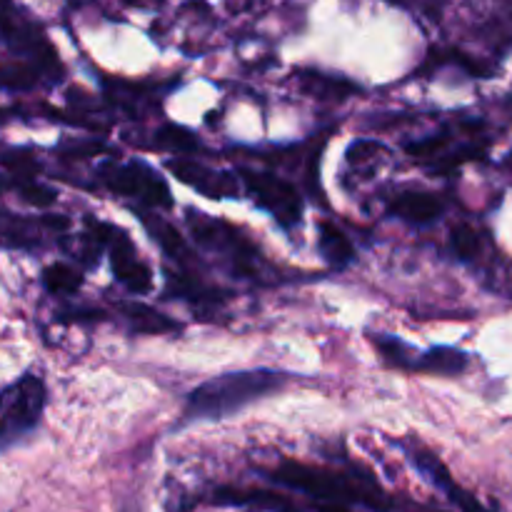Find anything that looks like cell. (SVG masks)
<instances>
[{"label":"cell","instance_id":"cell-10","mask_svg":"<svg viewBox=\"0 0 512 512\" xmlns=\"http://www.w3.org/2000/svg\"><path fill=\"white\" fill-rule=\"evenodd\" d=\"M318 233V248L330 265H338L340 268V265H348L353 260L355 250L343 230L335 228L333 223H320Z\"/></svg>","mask_w":512,"mask_h":512},{"label":"cell","instance_id":"cell-12","mask_svg":"<svg viewBox=\"0 0 512 512\" xmlns=\"http://www.w3.org/2000/svg\"><path fill=\"white\" fill-rule=\"evenodd\" d=\"M373 345L390 365H395V368L415 370L418 353H415L410 345H405L400 338H393V335H373Z\"/></svg>","mask_w":512,"mask_h":512},{"label":"cell","instance_id":"cell-16","mask_svg":"<svg viewBox=\"0 0 512 512\" xmlns=\"http://www.w3.org/2000/svg\"><path fill=\"white\" fill-rule=\"evenodd\" d=\"M305 88L310 90L318 98H345V93H353V85L345 83V80H330L323 75H308L303 80Z\"/></svg>","mask_w":512,"mask_h":512},{"label":"cell","instance_id":"cell-13","mask_svg":"<svg viewBox=\"0 0 512 512\" xmlns=\"http://www.w3.org/2000/svg\"><path fill=\"white\" fill-rule=\"evenodd\" d=\"M143 220H145V225H148L150 233H153V238L158 240V243L163 245V248L168 250L170 255H173V258L183 260L185 255H188L183 238H180V235L175 233L173 225H168L163 218H158V215H145Z\"/></svg>","mask_w":512,"mask_h":512},{"label":"cell","instance_id":"cell-3","mask_svg":"<svg viewBox=\"0 0 512 512\" xmlns=\"http://www.w3.org/2000/svg\"><path fill=\"white\" fill-rule=\"evenodd\" d=\"M273 480L280 485L300 490V493L310 495V498L320 500V503H375L378 498H370L363 493V488L348 483L340 475L328 473V470L310 468L303 463H283L273 470Z\"/></svg>","mask_w":512,"mask_h":512},{"label":"cell","instance_id":"cell-19","mask_svg":"<svg viewBox=\"0 0 512 512\" xmlns=\"http://www.w3.org/2000/svg\"><path fill=\"white\" fill-rule=\"evenodd\" d=\"M20 193H23L25 200H30V203H35V205H50L55 200L53 190L43 188V185H35V183L23 185V188H20Z\"/></svg>","mask_w":512,"mask_h":512},{"label":"cell","instance_id":"cell-17","mask_svg":"<svg viewBox=\"0 0 512 512\" xmlns=\"http://www.w3.org/2000/svg\"><path fill=\"white\" fill-rule=\"evenodd\" d=\"M453 248L460 258H475L480 248V240L478 235H475V230L468 228V225H458V228L453 230Z\"/></svg>","mask_w":512,"mask_h":512},{"label":"cell","instance_id":"cell-14","mask_svg":"<svg viewBox=\"0 0 512 512\" xmlns=\"http://www.w3.org/2000/svg\"><path fill=\"white\" fill-rule=\"evenodd\" d=\"M43 283L50 293L63 295V293H75V290L80 288V283H83V278H80L78 270L70 268V265L55 263L50 265V268H45Z\"/></svg>","mask_w":512,"mask_h":512},{"label":"cell","instance_id":"cell-6","mask_svg":"<svg viewBox=\"0 0 512 512\" xmlns=\"http://www.w3.org/2000/svg\"><path fill=\"white\" fill-rule=\"evenodd\" d=\"M105 245L110 248L115 278H118L130 293H148L150 285H153V275H150L148 265L138 258V250L133 248L128 235H125L123 230L108 228Z\"/></svg>","mask_w":512,"mask_h":512},{"label":"cell","instance_id":"cell-4","mask_svg":"<svg viewBox=\"0 0 512 512\" xmlns=\"http://www.w3.org/2000/svg\"><path fill=\"white\" fill-rule=\"evenodd\" d=\"M100 178L115 193L138 195L140 200H145L153 208H170L173 205L165 180L158 178L150 168H145L143 163L108 165V168L100 170Z\"/></svg>","mask_w":512,"mask_h":512},{"label":"cell","instance_id":"cell-7","mask_svg":"<svg viewBox=\"0 0 512 512\" xmlns=\"http://www.w3.org/2000/svg\"><path fill=\"white\" fill-rule=\"evenodd\" d=\"M168 168L178 175V180L193 185L198 193L208 195V198H228V195H235V190H238L235 178H230L228 173H215V170L193 163V160L178 158Z\"/></svg>","mask_w":512,"mask_h":512},{"label":"cell","instance_id":"cell-9","mask_svg":"<svg viewBox=\"0 0 512 512\" xmlns=\"http://www.w3.org/2000/svg\"><path fill=\"white\" fill-rule=\"evenodd\" d=\"M465 368H468V358L455 348H433L415 360V370L433 375H458Z\"/></svg>","mask_w":512,"mask_h":512},{"label":"cell","instance_id":"cell-20","mask_svg":"<svg viewBox=\"0 0 512 512\" xmlns=\"http://www.w3.org/2000/svg\"><path fill=\"white\" fill-rule=\"evenodd\" d=\"M440 145H443V140L430 138V140H423V143L410 145V153H413L415 158H428V155H435V150H438Z\"/></svg>","mask_w":512,"mask_h":512},{"label":"cell","instance_id":"cell-21","mask_svg":"<svg viewBox=\"0 0 512 512\" xmlns=\"http://www.w3.org/2000/svg\"><path fill=\"white\" fill-rule=\"evenodd\" d=\"M130 3H140V0H130Z\"/></svg>","mask_w":512,"mask_h":512},{"label":"cell","instance_id":"cell-2","mask_svg":"<svg viewBox=\"0 0 512 512\" xmlns=\"http://www.w3.org/2000/svg\"><path fill=\"white\" fill-rule=\"evenodd\" d=\"M45 408V383L28 373L0 390V450L10 448L40 423Z\"/></svg>","mask_w":512,"mask_h":512},{"label":"cell","instance_id":"cell-18","mask_svg":"<svg viewBox=\"0 0 512 512\" xmlns=\"http://www.w3.org/2000/svg\"><path fill=\"white\" fill-rule=\"evenodd\" d=\"M160 143L175 148L178 153H188V150L198 148V138L183 128H163L160 130Z\"/></svg>","mask_w":512,"mask_h":512},{"label":"cell","instance_id":"cell-8","mask_svg":"<svg viewBox=\"0 0 512 512\" xmlns=\"http://www.w3.org/2000/svg\"><path fill=\"white\" fill-rule=\"evenodd\" d=\"M393 213L413 225H430L443 215V200L430 193H403L395 198Z\"/></svg>","mask_w":512,"mask_h":512},{"label":"cell","instance_id":"cell-15","mask_svg":"<svg viewBox=\"0 0 512 512\" xmlns=\"http://www.w3.org/2000/svg\"><path fill=\"white\" fill-rule=\"evenodd\" d=\"M123 310L128 313V318L133 320L135 328L138 330H148V333H160V330H173L175 323L168 320L165 315H160L158 310L148 308V305H138V303H128L123 305Z\"/></svg>","mask_w":512,"mask_h":512},{"label":"cell","instance_id":"cell-5","mask_svg":"<svg viewBox=\"0 0 512 512\" xmlns=\"http://www.w3.org/2000/svg\"><path fill=\"white\" fill-rule=\"evenodd\" d=\"M243 180L250 193H253V198L263 208H268L278 218L280 225L290 228V225L298 223L303 208H300V198L293 190V185L268 173H243Z\"/></svg>","mask_w":512,"mask_h":512},{"label":"cell","instance_id":"cell-11","mask_svg":"<svg viewBox=\"0 0 512 512\" xmlns=\"http://www.w3.org/2000/svg\"><path fill=\"white\" fill-rule=\"evenodd\" d=\"M408 453H410V460H413L415 468H418L420 473H423L425 478L435 485V488L443 490L445 495H450L455 488H458V483H455L453 475L448 473V468H445L443 460H440L438 455H433L430 450L420 448V445H413Z\"/></svg>","mask_w":512,"mask_h":512},{"label":"cell","instance_id":"cell-1","mask_svg":"<svg viewBox=\"0 0 512 512\" xmlns=\"http://www.w3.org/2000/svg\"><path fill=\"white\" fill-rule=\"evenodd\" d=\"M285 375L275 370H240L225 373L208 383L198 385L188 398V418H225L248 403L265 398L273 390L283 388Z\"/></svg>","mask_w":512,"mask_h":512}]
</instances>
